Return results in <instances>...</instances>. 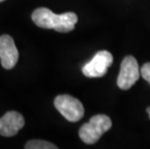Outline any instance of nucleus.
I'll list each match as a JSON object with an SVG mask.
<instances>
[{
    "label": "nucleus",
    "mask_w": 150,
    "mask_h": 149,
    "mask_svg": "<svg viewBox=\"0 0 150 149\" xmlns=\"http://www.w3.org/2000/svg\"><path fill=\"white\" fill-rule=\"evenodd\" d=\"M33 23L41 28L54 29L57 32L68 33L75 29L78 16L73 12L56 15L47 8H38L32 13Z\"/></svg>",
    "instance_id": "1"
},
{
    "label": "nucleus",
    "mask_w": 150,
    "mask_h": 149,
    "mask_svg": "<svg viewBox=\"0 0 150 149\" xmlns=\"http://www.w3.org/2000/svg\"><path fill=\"white\" fill-rule=\"evenodd\" d=\"M111 126H112V122L108 115L97 114L92 116L89 122L81 127L79 136L84 143L93 144L111 128Z\"/></svg>",
    "instance_id": "2"
},
{
    "label": "nucleus",
    "mask_w": 150,
    "mask_h": 149,
    "mask_svg": "<svg viewBox=\"0 0 150 149\" xmlns=\"http://www.w3.org/2000/svg\"><path fill=\"white\" fill-rule=\"evenodd\" d=\"M54 107L70 122H78L84 114L81 101L67 94L58 95L54 99Z\"/></svg>",
    "instance_id": "3"
},
{
    "label": "nucleus",
    "mask_w": 150,
    "mask_h": 149,
    "mask_svg": "<svg viewBox=\"0 0 150 149\" xmlns=\"http://www.w3.org/2000/svg\"><path fill=\"white\" fill-rule=\"evenodd\" d=\"M140 77V69L137 59L132 55L122 60L120 72L117 78V86L122 90H128L136 83Z\"/></svg>",
    "instance_id": "4"
},
{
    "label": "nucleus",
    "mask_w": 150,
    "mask_h": 149,
    "mask_svg": "<svg viewBox=\"0 0 150 149\" xmlns=\"http://www.w3.org/2000/svg\"><path fill=\"white\" fill-rule=\"evenodd\" d=\"M113 62L112 54L108 50H100L90 61L83 66L82 73L87 78H101L107 74Z\"/></svg>",
    "instance_id": "5"
},
{
    "label": "nucleus",
    "mask_w": 150,
    "mask_h": 149,
    "mask_svg": "<svg viewBox=\"0 0 150 149\" xmlns=\"http://www.w3.org/2000/svg\"><path fill=\"white\" fill-rule=\"evenodd\" d=\"M18 50L10 35L0 36V61L2 67L11 70L16 66L18 60Z\"/></svg>",
    "instance_id": "6"
},
{
    "label": "nucleus",
    "mask_w": 150,
    "mask_h": 149,
    "mask_svg": "<svg viewBox=\"0 0 150 149\" xmlns=\"http://www.w3.org/2000/svg\"><path fill=\"white\" fill-rule=\"evenodd\" d=\"M24 118L20 112H6L0 118V135L6 138L14 137L24 126Z\"/></svg>",
    "instance_id": "7"
},
{
    "label": "nucleus",
    "mask_w": 150,
    "mask_h": 149,
    "mask_svg": "<svg viewBox=\"0 0 150 149\" xmlns=\"http://www.w3.org/2000/svg\"><path fill=\"white\" fill-rule=\"evenodd\" d=\"M26 149H56L57 146L49 141L42 139H33L29 141L24 146Z\"/></svg>",
    "instance_id": "8"
},
{
    "label": "nucleus",
    "mask_w": 150,
    "mask_h": 149,
    "mask_svg": "<svg viewBox=\"0 0 150 149\" xmlns=\"http://www.w3.org/2000/svg\"><path fill=\"white\" fill-rule=\"evenodd\" d=\"M140 76H142L146 81H148L150 84V62L143 64L142 67L140 68Z\"/></svg>",
    "instance_id": "9"
},
{
    "label": "nucleus",
    "mask_w": 150,
    "mask_h": 149,
    "mask_svg": "<svg viewBox=\"0 0 150 149\" xmlns=\"http://www.w3.org/2000/svg\"><path fill=\"white\" fill-rule=\"evenodd\" d=\"M146 112H147L148 116H149V118H150V107H147V109H146Z\"/></svg>",
    "instance_id": "10"
},
{
    "label": "nucleus",
    "mask_w": 150,
    "mask_h": 149,
    "mask_svg": "<svg viewBox=\"0 0 150 149\" xmlns=\"http://www.w3.org/2000/svg\"><path fill=\"white\" fill-rule=\"evenodd\" d=\"M3 1H5V0H0V2H3Z\"/></svg>",
    "instance_id": "11"
}]
</instances>
